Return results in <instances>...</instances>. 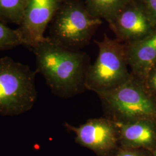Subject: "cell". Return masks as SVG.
<instances>
[{
    "instance_id": "4fadbf2b",
    "label": "cell",
    "mask_w": 156,
    "mask_h": 156,
    "mask_svg": "<svg viewBox=\"0 0 156 156\" xmlns=\"http://www.w3.org/2000/svg\"><path fill=\"white\" fill-rule=\"evenodd\" d=\"M19 45L22 43L16 30L9 28L0 21V51L12 49Z\"/></svg>"
},
{
    "instance_id": "3957f363",
    "label": "cell",
    "mask_w": 156,
    "mask_h": 156,
    "mask_svg": "<svg viewBox=\"0 0 156 156\" xmlns=\"http://www.w3.org/2000/svg\"><path fill=\"white\" fill-rule=\"evenodd\" d=\"M37 73L11 57L0 58V115L15 116L33 108L38 96Z\"/></svg>"
},
{
    "instance_id": "8992f818",
    "label": "cell",
    "mask_w": 156,
    "mask_h": 156,
    "mask_svg": "<svg viewBox=\"0 0 156 156\" xmlns=\"http://www.w3.org/2000/svg\"><path fill=\"white\" fill-rule=\"evenodd\" d=\"M64 126L75 134L76 143L98 156H113L120 147L119 126L106 117L89 119L78 127L67 123Z\"/></svg>"
},
{
    "instance_id": "52a82bcc",
    "label": "cell",
    "mask_w": 156,
    "mask_h": 156,
    "mask_svg": "<svg viewBox=\"0 0 156 156\" xmlns=\"http://www.w3.org/2000/svg\"><path fill=\"white\" fill-rule=\"evenodd\" d=\"M63 0H28L16 30L22 45L30 50L46 37L44 33Z\"/></svg>"
},
{
    "instance_id": "8fae6325",
    "label": "cell",
    "mask_w": 156,
    "mask_h": 156,
    "mask_svg": "<svg viewBox=\"0 0 156 156\" xmlns=\"http://www.w3.org/2000/svg\"><path fill=\"white\" fill-rule=\"evenodd\" d=\"M132 0H86L88 11L94 16L111 22L121 9Z\"/></svg>"
},
{
    "instance_id": "2e32d148",
    "label": "cell",
    "mask_w": 156,
    "mask_h": 156,
    "mask_svg": "<svg viewBox=\"0 0 156 156\" xmlns=\"http://www.w3.org/2000/svg\"><path fill=\"white\" fill-rule=\"evenodd\" d=\"M145 84L156 98V64L148 74L145 80Z\"/></svg>"
},
{
    "instance_id": "9a60e30c",
    "label": "cell",
    "mask_w": 156,
    "mask_h": 156,
    "mask_svg": "<svg viewBox=\"0 0 156 156\" xmlns=\"http://www.w3.org/2000/svg\"><path fill=\"white\" fill-rule=\"evenodd\" d=\"M113 156H153L152 153L144 149L119 147Z\"/></svg>"
},
{
    "instance_id": "9c48e42d",
    "label": "cell",
    "mask_w": 156,
    "mask_h": 156,
    "mask_svg": "<svg viewBox=\"0 0 156 156\" xmlns=\"http://www.w3.org/2000/svg\"><path fill=\"white\" fill-rule=\"evenodd\" d=\"M131 73L144 82L156 64V30L144 38L124 44Z\"/></svg>"
},
{
    "instance_id": "5b68a950",
    "label": "cell",
    "mask_w": 156,
    "mask_h": 156,
    "mask_svg": "<svg viewBox=\"0 0 156 156\" xmlns=\"http://www.w3.org/2000/svg\"><path fill=\"white\" fill-rule=\"evenodd\" d=\"M98 55L88 69L86 90L97 95L116 89L127 82L132 74L128 69L125 45L104 35L101 41H94Z\"/></svg>"
},
{
    "instance_id": "30bf717a",
    "label": "cell",
    "mask_w": 156,
    "mask_h": 156,
    "mask_svg": "<svg viewBox=\"0 0 156 156\" xmlns=\"http://www.w3.org/2000/svg\"><path fill=\"white\" fill-rule=\"evenodd\" d=\"M120 147L144 149L151 153L156 147V122L140 120L119 124Z\"/></svg>"
},
{
    "instance_id": "5bb4252c",
    "label": "cell",
    "mask_w": 156,
    "mask_h": 156,
    "mask_svg": "<svg viewBox=\"0 0 156 156\" xmlns=\"http://www.w3.org/2000/svg\"><path fill=\"white\" fill-rule=\"evenodd\" d=\"M156 28V0H137Z\"/></svg>"
},
{
    "instance_id": "ba28073f",
    "label": "cell",
    "mask_w": 156,
    "mask_h": 156,
    "mask_svg": "<svg viewBox=\"0 0 156 156\" xmlns=\"http://www.w3.org/2000/svg\"><path fill=\"white\" fill-rule=\"evenodd\" d=\"M108 24L115 39L123 44L144 38L156 30L137 0L129 2Z\"/></svg>"
},
{
    "instance_id": "7a4b0ae2",
    "label": "cell",
    "mask_w": 156,
    "mask_h": 156,
    "mask_svg": "<svg viewBox=\"0 0 156 156\" xmlns=\"http://www.w3.org/2000/svg\"><path fill=\"white\" fill-rule=\"evenodd\" d=\"M98 95L105 117L118 124L140 120L156 122V98L144 82L133 75L119 87Z\"/></svg>"
},
{
    "instance_id": "277c9868",
    "label": "cell",
    "mask_w": 156,
    "mask_h": 156,
    "mask_svg": "<svg viewBox=\"0 0 156 156\" xmlns=\"http://www.w3.org/2000/svg\"><path fill=\"white\" fill-rule=\"evenodd\" d=\"M102 24L81 0H63L49 26L52 41L69 50L79 51L87 45Z\"/></svg>"
},
{
    "instance_id": "6da1fadb",
    "label": "cell",
    "mask_w": 156,
    "mask_h": 156,
    "mask_svg": "<svg viewBox=\"0 0 156 156\" xmlns=\"http://www.w3.org/2000/svg\"><path fill=\"white\" fill-rule=\"evenodd\" d=\"M31 50L35 57L36 71L43 75L53 94L69 98L86 90L90 63L86 53L67 49L49 37Z\"/></svg>"
},
{
    "instance_id": "e0dca14e",
    "label": "cell",
    "mask_w": 156,
    "mask_h": 156,
    "mask_svg": "<svg viewBox=\"0 0 156 156\" xmlns=\"http://www.w3.org/2000/svg\"><path fill=\"white\" fill-rule=\"evenodd\" d=\"M152 154H153V156H156V147L155 150L153 151V152L152 153Z\"/></svg>"
},
{
    "instance_id": "7c38bea8",
    "label": "cell",
    "mask_w": 156,
    "mask_h": 156,
    "mask_svg": "<svg viewBox=\"0 0 156 156\" xmlns=\"http://www.w3.org/2000/svg\"><path fill=\"white\" fill-rule=\"evenodd\" d=\"M28 0H0V21L19 26Z\"/></svg>"
}]
</instances>
